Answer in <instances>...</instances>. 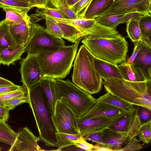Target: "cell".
I'll return each mask as SVG.
<instances>
[{"mask_svg": "<svg viewBox=\"0 0 151 151\" xmlns=\"http://www.w3.org/2000/svg\"><path fill=\"white\" fill-rule=\"evenodd\" d=\"M28 95V104L36 121L40 140L47 147H56L57 132L47 98L39 82L29 90Z\"/></svg>", "mask_w": 151, "mask_h": 151, "instance_id": "cell-1", "label": "cell"}, {"mask_svg": "<svg viewBox=\"0 0 151 151\" xmlns=\"http://www.w3.org/2000/svg\"><path fill=\"white\" fill-rule=\"evenodd\" d=\"M106 91L133 105L151 110V80L132 82L115 78L104 80Z\"/></svg>", "mask_w": 151, "mask_h": 151, "instance_id": "cell-2", "label": "cell"}, {"mask_svg": "<svg viewBox=\"0 0 151 151\" xmlns=\"http://www.w3.org/2000/svg\"><path fill=\"white\" fill-rule=\"evenodd\" d=\"M80 41L73 45L36 55L44 77L55 79L65 78L70 71Z\"/></svg>", "mask_w": 151, "mask_h": 151, "instance_id": "cell-3", "label": "cell"}, {"mask_svg": "<svg viewBox=\"0 0 151 151\" xmlns=\"http://www.w3.org/2000/svg\"><path fill=\"white\" fill-rule=\"evenodd\" d=\"M74 60L73 83L91 95L99 92L102 78L96 70L94 56L84 45L80 46Z\"/></svg>", "mask_w": 151, "mask_h": 151, "instance_id": "cell-4", "label": "cell"}, {"mask_svg": "<svg viewBox=\"0 0 151 151\" xmlns=\"http://www.w3.org/2000/svg\"><path fill=\"white\" fill-rule=\"evenodd\" d=\"M95 57L117 65L125 61L128 43L120 34L113 37L88 35L81 41Z\"/></svg>", "mask_w": 151, "mask_h": 151, "instance_id": "cell-5", "label": "cell"}, {"mask_svg": "<svg viewBox=\"0 0 151 151\" xmlns=\"http://www.w3.org/2000/svg\"><path fill=\"white\" fill-rule=\"evenodd\" d=\"M54 90L56 101L64 97L77 118L83 116L96 102L97 100L69 79H55Z\"/></svg>", "mask_w": 151, "mask_h": 151, "instance_id": "cell-6", "label": "cell"}, {"mask_svg": "<svg viewBox=\"0 0 151 151\" xmlns=\"http://www.w3.org/2000/svg\"><path fill=\"white\" fill-rule=\"evenodd\" d=\"M65 45L62 38L54 36L48 32L44 27L34 23L30 25L25 52L36 55L44 52L55 50Z\"/></svg>", "mask_w": 151, "mask_h": 151, "instance_id": "cell-7", "label": "cell"}, {"mask_svg": "<svg viewBox=\"0 0 151 151\" xmlns=\"http://www.w3.org/2000/svg\"><path fill=\"white\" fill-rule=\"evenodd\" d=\"M52 118L58 132L80 134L78 125V118L64 97H62L56 101L54 115Z\"/></svg>", "mask_w": 151, "mask_h": 151, "instance_id": "cell-8", "label": "cell"}, {"mask_svg": "<svg viewBox=\"0 0 151 151\" xmlns=\"http://www.w3.org/2000/svg\"><path fill=\"white\" fill-rule=\"evenodd\" d=\"M20 64L21 82L29 90L44 77L43 72L36 55L27 53Z\"/></svg>", "mask_w": 151, "mask_h": 151, "instance_id": "cell-9", "label": "cell"}, {"mask_svg": "<svg viewBox=\"0 0 151 151\" xmlns=\"http://www.w3.org/2000/svg\"><path fill=\"white\" fill-rule=\"evenodd\" d=\"M136 106L108 128L125 134L128 139L138 136L142 125L138 114L137 106Z\"/></svg>", "mask_w": 151, "mask_h": 151, "instance_id": "cell-10", "label": "cell"}, {"mask_svg": "<svg viewBox=\"0 0 151 151\" xmlns=\"http://www.w3.org/2000/svg\"><path fill=\"white\" fill-rule=\"evenodd\" d=\"M151 1L129 0L121 3H113L110 9L101 15L111 14H125L133 12L139 13L143 15H151Z\"/></svg>", "mask_w": 151, "mask_h": 151, "instance_id": "cell-11", "label": "cell"}, {"mask_svg": "<svg viewBox=\"0 0 151 151\" xmlns=\"http://www.w3.org/2000/svg\"><path fill=\"white\" fill-rule=\"evenodd\" d=\"M52 18L58 22L74 27L85 37L91 35L101 37L103 35L104 27L98 24L95 19H89L83 18L71 19Z\"/></svg>", "mask_w": 151, "mask_h": 151, "instance_id": "cell-12", "label": "cell"}, {"mask_svg": "<svg viewBox=\"0 0 151 151\" xmlns=\"http://www.w3.org/2000/svg\"><path fill=\"white\" fill-rule=\"evenodd\" d=\"M126 112L112 118L78 119V125L80 134L83 137L89 133L102 132L109 127Z\"/></svg>", "mask_w": 151, "mask_h": 151, "instance_id": "cell-13", "label": "cell"}, {"mask_svg": "<svg viewBox=\"0 0 151 151\" xmlns=\"http://www.w3.org/2000/svg\"><path fill=\"white\" fill-rule=\"evenodd\" d=\"M39 137L35 136L27 127H22L18 131L13 144L8 150L9 151H40L42 150L38 145Z\"/></svg>", "mask_w": 151, "mask_h": 151, "instance_id": "cell-14", "label": "cell"}, {"mask_svg": "<svg viewBox=\"0 0 151 151\" xmlns=\"http://www.w3.org/2000/svg\"><path fill=\"white\" fill-rule=\"evenodd\" d=\"M132 65L146 80H151V47L142 42L141 48Z\"/></svg>", "mask_w": 151, "mask_h": 151, "instance_id": "cell-15", "label": "cell"}, {"mask_svg": "<svg viewBox=\"0 0 151 151\" xmlns=\"http://www.w3.org/2000/svg\"><path fill=\"white\" fill-rule=\"evenodd\" d=\"M127 112L120 108L97 101L80 119L98 117L112 118Z\"/></svg>", "mask_w": 151, "mask_h": 151, "instance_id": "cell-16", "label": "cell"}, {"mask_svg": "<svg viewBox=\"0 0 151 151\" xmlns=\"http://www.w3.org/2000/svg\"><path fill=\"white\" fill-rule=\"evenodd\" d=\"M127 139L125 134L108 128L102 131L101 145L111 149L112 151H118L127 141Z\"/></svg>", "mask_w": 151, "mask_h": 151, "instance_id": "cell-17", "label": "cell"}, {"mask_svg": "<svg viewBox=\"0 0 151 151\" xmlns=\"http://www.w3.org/2000/svg\"><path fill=\"white\" fill-rule=\"evenodd\" d=\"M94 63L96 70L104 80L113 78L123 79L117 65L94 57Z\"/></svg>", "mask_w": 151, "mask_h": 151, "instance_id": "cell-18", "label": "cell"}, {"mask_svg": "<svg viewBox=\"0 0 151 151\" xmlns=\"http://www.w3.org/2000/svg\"><path fill=\"white\" fill-rule=\"evenodd\" d=\"M8 23L10 35L15 43L24 47L29 37L31 24L26 22Z\"/></svg>", "mask_w": 151, "mask_h": 151, "instance_id": "cell-19", "label": "cell"}, {"mask_svg": "<svg viewBox=\"0 0 151 151\" xmlns=\"http://www.w3.org/2000/svg\"><path fill=\"white\" fill-rule=\"evenodd\" d=\"M25 52L23 46L15 44L11 46L0 52V62L1 64L9 66L21 59Z\"/></svg>", "mask_w": 151, "mask_h": 151, "instance_id": "cell-20", "label": "cell"}, {"mask_svg": "<svg viewBox=\"0 0 151 151\" xmlns=\"http://www.w3.org/2000/svg\"><path fill=\"white\" fill-rule=\"evenodd\" d=\"M114 2V0H92L84 18L89 19H95L110 9Z\"/></svg>", "mask_w": 151, "mask_h": 151, "instance_id": "cell-21", "label": "cell"}, {"mask_svg": "<svg viewBox=\"0 0 151 151\" xmlns=\"http://www.w3.org/2000/svg\"><path fill=\"white\" fill-rule=\"evenodd\" d=\"M55 80L53 78L44 77L39 82L47 98L52 117L54 115L56 101L54 90Z\"/></svg>", "mask_w": 151, "mask_h": 151, "instance_id": "cell-22", "label": "cell"}, {"mask_svg": "<svg viewBox=\"0 0 151 151\" xmlns=\"http://www.w3.org/2000/svg\"><path fill=\"white\" fill-rule=\"evenodd\" d=\"M123 79L130 81L142 82L147 81L138 70L133 65L127 64L125 61L117 65Z\"/></svg>", "mask_w": 151, "mask_h": 151, "instance_id": "cell-23", "label": "cell"}, {"mask_svg": "<svg viewBox=\"0 0 151 151\" xmlns=\"http://www.w3.org/2000/svg\"><path fill=\"white\" fill-rule=\"evenodd\" d=\"M97 101L104 103L128 111L133 109L134 105L129 104L111 93L107 92L96 99Z\"/></svg>", "mask_w": 151, "mask_h": 151, "instance_id": "cell-24", "label": "cell"}, {"mask_svg": "<svg viewBox=\"0 0 151 151\" xmlns=\"http://www.w3.org/2000/svg\"><path fill=\"white\" fill-rule=\"evenodd\" d=\"M45 16L54 18L66 19L65 16L57 8H52L47 6L42 9L37 8L35 13L29 16L32 23L36 22L43 19Z\"/></svg>", "mask_w": 151, "mask_h": 151, "instance_id": "cell-25", "label": "cell"}, {"mask_svg": "<svg viewBox=\"0 0 151 151\" xmlns=\"http://www.w3.org/2000/svg\"><path fill=\"white\" fill-rule=\"evenodd\" d=\"M138 22L142 36L141 41L151 47V15H142Z\"/></svg>", "mask_w": 151, "mask_h": 151, "instance_id": "cell-26", "label": "cell"}, {"mask_svg": "<svg viewBox=\"0 0 151 151\" xmlns=\"http://www.w3.org/2000/svg\"><path fill=\"white\" fill-rule=\"evenodd\" d=\"M125 14H109L100 16L95 19L100 24L109 28L116 29L117 26L121 24Z\"/></svg>", "mask_w": 151, "mask_h": 151, "instance_id": "cell-27", "label": "cell"}, {"mask_svg": "<svg viewBox=\"0 0 151 151\" xmlns=\"http://www.w3.org/2000/svg\"><path fill=\"white\" fill-rule=\"evenodd\" d=\"M16 44L10 35L9 25L5 19L0 22V52Z\"/></svg>", "mask_w": 151, "mask_h": 151, "instance_id": "cell-28", "label": "cell"}, {"mask_svg": "<svg viewBox=\"0 0 151 151\" xmlns=\"http://www.w3.org/2000/svg\"><path fill=\"white\" fill-rule=\"evenodd\" d=\"M58 23L62 31L63 38L68 41L75 43L85 37L74 27L65 24Z\"/></svg>", "mask_w": 151, "mask_h": 151, "instance_id": "cell-29", "label": "cell"}, {"mask_svg": "<svg viewBox=\"0 0 151 151\" xmlns=\"http://www.w3.org/2000/svg\"><path fill=\"white\" fill-rule=\"evenodd\" d=\"M2 9L5 12V19L8 23H20L26 22L32 24L27 12H19L7 9Z\"/></svg>", "mask_w": 151, "mask_h": 151, "instance_id": "cell-30", "label": "cell"}, {"mask_svg": "<svg viewBox=\"0 0 151 151\" xmlns=\"http://www.w3.org/2000/svg\"><path fill=\"white\" fill-rule=\"evenodd\" d=\"M6 122H0V141L12 145L17 135Z\"/></svg>", "mask_w": 151, "mask_h": 151, "instance_id": "cell-31", "label": "cell"}, {"mask_svg": "<svg viewBox=\"0 0 151 151\" xmlns=\"http://www.w3.org/2000/svg\"><path fill=\"white\" fill-rule=\"evenodd\" d=\"M0 8L27 13L31 9L28 2L14 0H0Z\"/></svg>", "mask_w": 151, "mask_h": 151, "instance_id": "cell-32", "label": "cell"}, {"mask_svg": "<svg viewBox=\"0 0 151 151\" xmlns=\"http://www.w3.org/2000/svg\"><path fill=\"white\" fill-rule=\"evenodd\" d=\"M57 142L56 147L58 150L73 143L74 141L81 136L80 134H73L57 132L56 133Z\"/></svg>", "mask_w": 151, "mask_h": 151, "instance_id": "cell-33", "label": "cell"}, {"mask_svg": "<svg viewBox=\"0 0 151 151\" xmlns=\"http://www.w3.org/2000/svg\"><path fill=\"white\" fill-rule=\"evenodd\" d=\"M126 31L128 37L132 42L141 41L142 36L138 22L129 21L127 22Z\"/></svg>", "mask_w": 151, "mask_h": 151, "instance_id": "cell-34", "label": "cell"}, {"mask_svg": "<svg viewBox=\"0 0 151 151\" xmlns=\"http://www.w3.org/2000/svg\"><path fill=\"white\" fill-rule=\"evenodd\" d=\"M45 21L47 31L50 34L58 38H63L62 31L58 22L52 17L45 16L43 18Z\"/></svg>", "mask_w": 151, "mask_h": 151, "instance_id": "cell-35", "label": "cell"}, {"mask_svg": "<svg viewBox=\"0 0 151 151\" xmlns=\"http://www.w3.org/2000/svg\"><path fill=\"white\" fill-rule=\"evenodd\" d=\"M29 90L27 87L23 84L15 90L0 95V105L2 106L5 101L14 98L27 95Z\"/></svg>", "mask_w": 151, "mask_h": 151, "instance_id": "cell-36", "label": "cell"}, {"mask_svg": "<svg viewBox=\"0 0 151 151\" xmlns=\"http://www.w3.org/2000/svg\"><path fill=\"white\" fill-rule=\"evenodd\" d=\"M92 0H79L70 8L79 18L84 17L86 12Z\"/></svg>", "mask_w": 151, "mask_h": 151, "instance_id": "cell-37", "label": "cell"}, {"mask_svg": "<svg viewBox=\"0 0 151 151\" xmlns=\"http://www.w3.org/2000/svg\"><path fill=\"white\" fill-rule=\"evenodd\" d=\"M29 102L28 94L16 97L4 102L2 106L9 111L14 109L17 106Z\"/></svg>", "mask_w": 151, "mask_h": 151, "instance_id": "cell-38", "label": "cell"}, {"mask_svg": "<svg viewBox=\"0 0 151 151\" xmlns=\"http://www.w3.org/2000/svg\"><path fill=\"white\" fill-rule=\"evenodd\" d=\"M139 139L145 144L151 142V121L143 124L138 135Z\"/></svg>", "mask_w": 151, "mask_h": 151, "instance_id": "cell-39", "label": "cell"}, {"mask_svg": "<svg viewBox=\"0 0 151 151\" xmlns=\"http://www.w3.org/2000/svg\"><path fill=\"white\" fill-rule=\"evenodd\" d=\"M127 143L118 151H138L142 149L143 145L140 143V140L136 137L127 139Z\"/></svg>", "mask_w": 151, "mask_h": 151, "instance_id": "cell-40", "label": "cell"}, {"mask_svg": "<svg viewBox=\"0 0 151 151\" xmlns=\"http://www.w3.org/2000/svg\"><path fill=\"white\" fill-rule=\"evenodd\" d=\"M137 113L142 125L151 121V110L146 107L137 106Z\"/></svg>", "mask_w": 151, "mask_h": 151, "instance_id": "cell-41", "label": "cell"}, {"mask_svg": "<svg viewBox=\"0 0 151 151\" xmlns=\"http://www.w3.org/2000/svg\"><path fill=\"white\" fill-rule=\"evenodd\" d=\"M73 144L77 147L85 151H91L93 147V145L88 142L82 136L74 141Z\"/></svg>", "mask_w": 151, "mask_h": 151, "instance_id": "cell-42", "label": "cell"}, {"mask_svg": "<svg viewBox=\"0 0 151 151\" xmlns=\"http://www.w3.org/2000/svg\"><path fill=\"white\" fill-rule=\"evenodd\" d=\"M83 137L86 140H88L100 145H101L102 137V131L89 133Z\"/></svg>", "mask_w": 151, "mask_h": 151, "instance_id": "cell-43", "label": "cell"}, {"mask_svg": "<svg viewBox=\"0 0 151 151\" xmlns=\"http://www.w3.org/2000/svg\"><path fill=\"white\" fill-rule=\"evenodd\" d=\"M57 8L64 14L66 19H74L79 18L75 13L68 6L61 5Z\"/></svg>", "mask_w": 151, "mask_h": 151, "instance_id": "cell-44", "label": "cell"}, {"mask_svg": "<svg viewBox=\"0 0 151 151\" xmlns=\"http://www.w3.org/2000/svg\"><path fill=\"white\" fill-rule=\"evenodd\" d=\"M142 14L138 12H133L126 14L122 20L121 24L127 23L129 21L139 22Z\"/></svg>", "mask_w": 151, "mask_h": 151, "instance_id": "cell-45", "label": "cell"}, {"mask_svg": "<svg viewBox=\"0 0 151 151\" xmlns=\"http://www.w3.org/2000/svg\"><path fill=\"white\" fill-rule=\"evenodd\" d=\"M141 41H140L134 42V47L133 52L131 56L128 59L127 62L125 61L127 64L131 65L133 64L138 52L141 48Z\"/></svg>", "mask_w": 151, "mask_h": 151, "instance_id": "cell-46", "label": "cell"}, {"mask_svg": "<svg viewBox=\"0 0 151 151\" xmlns=\"http://www.w3.org/2000/svg\"><path fill=\"white\" fill-rule=\"evenodd\" d=\"M28 3L31 9L34 7L42 9L47 6L45 0H28Z\"/></svg>", "mask_w": 151, "mask_h": 151, "instance_id": "cell-47", "label": "cell"}, {"mask_svg": "<svg viewBox=\"0 0 151 151\" xmlns=\"http://www.w3.org/2000/svg\"><path fill=\"white\" fill-rule=\"evenodd\" d=\"M20 86L14 84L0 86V95L17 90Z\"/></svg>", "mask_w": 151, "mask_h": 151, "instance_id": "cell-48", "label": "cell"}, {"mask_svg": "<svg viewBox=\"0 0 151 151\" xmlns=\"http://www.w3.org/2000/svg\"><path fill=\"white\" fill-rule=\"evenodd\" d=\"M9 111L3 106L0 105V122H6L9 117Z\"/></svg>", "mask_w": 151, "mask_h": 151, "instance_id": "cell-49", "label": "cell"}, {"mask_svg": "<svg viewBox=\"0 0 151 151\" xmlns=\"http://www.w3.org/2000/svg\"><path fill=\"white\" fill-rule=\"evenodd\" d=\"M45 2L46 6L50 4L55 8H58L61 5L68 6L65 0H45Z\"/></svg>", "mask_w": 151, "mask_h": 151, "instance_id": "cell-50", "label": "cell"}, {"mask_svg": "<svg viewBox=\"0 0 151 151\" xmlns=\"http://www.w3.org/2000/svg\"><path fill=\"white\" fill-rule=\"evenodd\" d=\"M57 151H85L84 150L77 147L73 144L63 147Z\"/></svg>", "mask_w": 151, "mask_h": 151, "instance_id": "cell-51", "label": "cell"}, {"mask_svg": "<svg viewBox=\"0 0 151 151\" xmlns=\"http://www.w3.org/2000/svg\"><path fill=\"white\" fill-rule=\"evenodd\" d=\"M112 151V150L103 145L96 144L93 145L92 151Z\"/></svg>", "mask_w": 151, "mask_h": 151, "instance_id": "cell-52", "label": "cell"}, {"mask_svg": "<svg viewBox=\"0 0 151 151\" xmlns=\"http://www.w3.org/2000/svg\"><path fill=\"white\" fill-rule=\"evenodd\" d=\"M14 84L11 81L0 77V86L12 85Z\"/></svg>", "mask_w": 151, "mask_h": 151, "instance_id": "cell-53", "label": "cell"}, {"mask_svg": "<svg viewBox=\"0 0 151 151\" xmlns=\"http://www.w3.org/2000/svg\"><path fill=\"white\" fill-rule=\"evenodd\" d=\"M67 6L69 7H71L76 3L79 0H65Z\"/></svg>", "mask_w": 151, "mask_h": 151, "instance_id": "cell-54", "label": "cell"}, {"mask_svg": "<svg viewBox=\"0 0 151 151\" xmlns=\"http://www.w3.org/2000/svg\"><path fill=\"white\" fill-rule=\"evenodd\" d=\"M129 0H114V4H120L128 1Z\"/></svg>", "mask_w": 151, "mask_h": 151, "instance_id": "cell-55", "label": "cell"}, {"mask_svg": "<svg viewBox=\"0 0 151 151\" xmlns=\"http://www.w3.org/2000/svg\"><path fill=\"white\" fill-rule=\"evenodd\" d=\"M14 0L19 1H24V2H28V0Z\"/></svg>", "mask_w": 151, "mask_h": 151, "instance_id": "cell-56", "label": "cell"}, {"mask_svg": "<svg viewBox=\"0 0 151 151\" xmlns=\"http://www.w3.org/2000/svg\"><path fill=\"white\" fill-rule=\"evenodd\" d=\"M2 149V148L1 147H0V151H1Z\"/></svg>", "mask_w": 151, "mask_h": 151, "instance_id": "cell-57", "label": "cell"}, {"mask_svg": "<svg viewBox=\"0 0 151 151\" xmlns=\"http://www.w3.org/2000/svg\"><path fill=\"white\" fill-rule=\"evenodd\" d=\"M1 62H0V65H1Z\"/></svg>", "mask_w": 151, "mask_h": 151, "instance_id": "cell-58", "label": "cell"}]
</instances>
